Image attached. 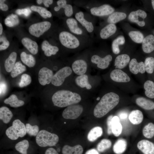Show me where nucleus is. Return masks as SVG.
<instances>
[{"mask_svg": "<svg viewBox=\"0 0 154 154\" xmlns=\"http://www.w3.org/2000/svg\"><path fill=\"white\" fill-rule=\"evenodd\" d=\"M87 64L84 60L79 59L74 61L72 65L73 72L76 74L80 75L85 74L87 68Z\"/></svg>", "mask_w": 154, "mask_h": 154, "instance_id": "2eb2a0df", "label": "nucleus"}, {"mask_svg": "<svg viewBox=\"0 0 154 154\" xmlns=\"http://www.w3.org/2000/svg\"><path fill=\"white\" fill-rule=\"evenodd\" d=\"M110 76L112 80L117 82H127L130 80L127 74L120 69H116L112 70Z\"/></svg>", "mask_w": 154, "mask_h": 154, "instance_id": "ddd939ff", "label": "nucleus"}, {"mask_svg": "<svg viewBox=\"0 0 154 154\" xmlns=\"http://www.w3.org/2000/svg\"><path fill=\"white\" fill-rule=\"evenodd\" d=\"M31 76L28 74H22L21 77L19 86L23 88L29 85L31 82Z\"/></svg>", "mask_w": 154, "mask_h": 154, "instance_id": "09e8293b", "label": "nucleus"}, {"mask_svg": "<svg viewBox=\"0 0 154 154\" xmlns=\"http://www.w3.org/2000/svg\"><path fill=\"white\" fill-rule=\"evenodd\" d=\"M52 0H37V2L38 4H40L43 3L44 6L47 7H49V5L52 4L53 3Z\"/></svg>", "mask_w": 154, "mask_h": 154, "instance_id": "864d4df0", "label": "nucleus"}, {"mask_svg": "<svg viewBox=\"0 0 154 154\" xmlns=\"http://www.w3.org/2000/svg\"><path fill=\"white\" fill-rule=\"evenodd\" d=\"M137 147L144 154H154V143L147 139H143L137 144Z\"/></svg>", "mask_w": 154, "mask_h": 154, "instance_id": "4468645a", "label": "nucleus"}, {"mask_svg": "<svg viewBox=\"0 0 154 154\" xmlns=\"http://www.w3.org/2000/svg\"><path fill=\"white\" fill-rule=\"evenodd\" d=\"M112 145L111 141L107 139L102 140L97 145V149L100 152H103L109 149Z\"/></svg>", "mask_w": 154, "mask_h": 154, "instance_id": "49530a36", "label": "nucleus"}, {"mask_svg": "<svg viewBox=\"0 0 154 154\" xmlns=\"http://www.w3.org/2000/svg\"><path fill=\"white\" fill-rule=\"evenodd\" d=\"M126 17V14L123 12H115L109 15L107 21L109 24H114L124 19Z\"/></svg>", "mask_w": 154, "mask_h": 154, "instance_id": "2f4dec72", "label": "nucleus"}, {"mask_svg": "<svg viewBox=\"0 0 154 154\" xmlns=\"http://www.w3.org/2000/svg\"><path fill=\"white\" fill-rule=\"evenodd\" d=\"M61 44L65 47L70 49H76L81 45L79 39L75 35L66 31L60 33L58 36Z\"/></svg>", "mask_w": 154, "mask_h": 154, "instance_id": "39448f33", "label": "nucleus"}, {"mask_svg": "<svg viewBox=\"0 0 154 154\" xmlns=\"http://www.w3.org/2000/svg\"><path fill=\"white\" fill-rule=\"evenodd\" d=\"M128 35L131 40L137 43H142L144 39L143 34L139 31H131Z\"/></svg>", "mask_w": 154, "mask_h": 154, "instance_id": "c03bdc74", "label": "nucleus"}, {"mask_svg": "<svg viewBox=\"0 0 154 154\" xmlns=\"http://www.w3.org/2000/svg\"><path fill=\"white\" fill-rule=\"evenodd\" d=\"M113 116L112 115L109 116L107 118V123L108 126L107 133L108 135H110L112 133V120Z\"/></svg>", "mask_w": 154, "mask_h": 154, "instance_id": "603ef678", "label": "nucleus"}, {"mask_svg": "<svg viewBox=\"0 0 154 154\" xmlns=\"http://www.w3.org/2000/svg\"><path fill=\"white\" fill-rule=\"evenodd\" d=\"M20 58L22 61L28 67L31 68L35 66V59L32 55L23 52L21 54Z\"/></svg>", "mask_w": 154, "mask_h": 154, "instance_id": "c9c22d12", "label": "nucleus"}, {"mask_svg": "<svg viewBox=\"0 0 154 154\" xmlns=\"http://www.w3.org/2000/svg\"><path fill=\"white\" fill-rule=\"evenodd\" d=\"M29 147V143L27 139H24L16 144L15 148L21 154H27V150Z\"/></svg>", "mask_w": 154, "mask_h": 154, "instance_id": "79ce46f5", "label": "nucleus"}, {"mask_svg": "<svg viewBox=\"0 0 154 154\" xmlns=\"http://www.w3.org/2000/svg\"><path fill=\"white\" fill-rule=\"evenodd\" d=\"M5 23L7 27H12L18 25L19 23V20L17 15L11 14L8 16L5 19Z\"/></svg>", "mask_w": 154, "mask_h": 154, "instance_id": "37998d69", "label": "nucleus"}, {"mask_svg": "<svg viewBox=\"0 0 154 154\" xmlns=\"http://www.w3.org/2000/svg\"><path fill=\"white\" fill-rule=\"evenodd\" d=\"M81 105L75 104L67 106L63 111L62 116L67 119H75L78 117L83 111Z\"/></svg>", "mask_w": 154, "mask_h": 154, "instance_id": "6e6552de", "label": "nucleus"}, {"mask_svg": "<svg viewBox=\"0 0 154 154\" xmlns=\"http://www.w3.org/2000/svg\"><path fill=\"white\" fill-rule=\"evenodd\" d=\"M59 140V138L57 135L44 129L39 131L35 138L37 144L41 147L54 146L58 143Z\"/></svg>", "mask_w": 154, "mask_h": 154, "instance_id": "7ed1b4c3", "label": "nucleus"}, {"mask_svg": "<svg viewBox=\"0 0 154 154\" xmlns=\"http://www.w3.org/2000/svg\"><path fill=\"white\" fill-rule=\"evenodd\" d=\"M119 101V96L117 94L112 92L106 94L95 107L94 116L97 118L103 117L114 108Z\"/></svg>", "mask_w": 154, "mask_h": 154, "instance_id": "f257e3e1", "label": "nucleus"}, {"mask_svg": "<svg viewBox=\"0 0 154 154\" xmlns=\"http://www.w3.org/2000/svg\"><path fill=\"white\" fill-rule=\"evenodd\" d=\"M127 143L123 139H118L115 143L113 147V150L116 154H121L126 150Z\"/></svg>", "mask_w": 154, "mask_h": 154, "instance_id": "473e14b6", "label": "nucleus"}, {"mask_svg": "<svg viewBox=\"0 0 154 154\" xmlns=\"http://www.w3.org/2000/svg\"><path fill=\"white\" fill-rule=\"evenodd\" d=\"M85 154H99V153L96 149H92L87 151Z\"/></svg>", "mask_w": 154, "mask_h": 154, "instance_id": "4d7b16f0", "label": "nucleus"}, {"mask_svg": "<svg viewBox=\"0 0 154 154\" xmlns=\"http://www.w3.org/2000/svg\"><path fill=\"white\" fill-rule=\"evenodd\" d=\"M13 116L12 112L7 107L3 106L0 108V119L3 123H9Z\"/></svg>", "mask_w": 154, "mask_h": 154, "instance_id": "cd10ccee", "label": "nucleus"}, {"mask_svg": "<svg viewBox=\"0 0 154 154\" xmlns=\"http://www.w3.org/2000/svg\"><path fill=\"white\" fill-rule=\"evenodd\" d=\"M53 76V72L51 70L46 67H42L39 71V82L42 86L49 84L51 82Z\"/></svg>", "mask_w": 154, "mask_h": 154, "instance_id": "9b49d317", "label": "nucleus"}, {"mask_svg": "<svg viewBox=\"0 0 154 154\" xmlns=\"http://www.w3.org/2000/svg\"><path fill=\"white\" fill-rule=\"evenodd\" d=\"M6 89V85L3 83H1L0 84V95L4 93Z\"/></svg>", "mask_w": 154, "mask_h": 154, "instance_id": "13d9d810", "label": "nucleus"}, {"mask_svg": "<svg viewBox=\"0 0 154 154\" xmlns=\"http://www.w3.org/2000/svg\"><path fill=\"white\" fill-rule=\"evenodd\" d=\"M4 102L5 104H9L11 107L14 108L21 106L25 104L24 101L19 99L17 96L13 94L5 99Z\"/></svg>", "mask_w": 154, "mask_h": 154, "instance_id": "c756f323", "label": "nucleus"}, {"mask_svg": "<svg viewBox=\"0 0 154 154\" xmlns=\"http://www.w3.org/2000/svg\"><path fill=\"white\" fill-rule=\"evenodd\" d=\"M52 100L54 106L63 108L77 104L81 101V98L76 93L68 90H61L54 94Z\"/></svg>", "mask_w": 154, "mask_h": 154, "instance_id": "f03ea898", "label": "nucleus"}, {"mask_svg": "<svg viewBox=\"0 0 154 154\" xmlns=\"http://www.w3.org/2000/svg\"><path fill=\"white\" fill-rule=\"evenodd\" d=\"M103 133V130L102 127L96 126L92 128L88 134V140L90 142H93L100 137Z\"/></svg>", "mask_w": 154, "mask_h": 154, "instance_id": "f704fd0d", "label": "nucleus"}, {"mask_svg": "<svg viewBox=\"0 0 154 154\" xmlns=\"http://www.w3.org/2000/svg\"><path fill=\"white\" fill-rule=\"evenodd\" d=\"M51 24L48 21L37 23L31 25L29 31L32 35L37 37H39L51 27Z\"/></svg>", "mask_w": 154, "mask_h": 154, "instance_id": "423d86ee", "label": "nucleus"}, {"mask_svg": "<svg viewBox=\"0 0 154 154\" xmlns=\"http://www.w3.org/2000/svg\"><path fill=\"white\" fill-rule=\"evenodd\" d=\"M130 60L129 56L126 54H120L116 57L114 61L116 69H121L125 68Z\"/></svg>", "mask_w": 154, "mask_h": 154, "instance_id": "5701e85b", "label": "nucleus"}, {"mask_svg": "<svg viewBox=\"0 0 154 154\" xmlns=\"http://www.w3.org/2000/svg\"><path fill=\"white\" fill-rule=\"evenodd\" d=\"M58 5L54 7L55 11H59L61 8L64 9L65 15L67 17H70L73 14V10L72 6L70 4H67L66 0H59L57 2Z\"/></svg>", "mask_w": 154, "mask_h": 154, "instance_id": "6ab92c4d", "label": "nucleus"}, {"mask_svg": "<svg viewBox=\"0 0 154 154\" xmlns=\"http://www.w3.org/2000/svg\"><path fill=\"white\" fill-rule=\"evenodd\" d=\"M143 134L146 138L149 139L153 138L154 137V123L149 122L144 127L143 130Z\"/></svg>", "mask_w": 154, "mask_h": 154, "instance_id": "a19ab883", "label": "nucleus"}, {"mask_svg": "<svg viewBox=\"0 0 154 154\" xmlns=\"http://www.w3.org/2000/svg\"><path fill=\"white\" fill-rule=\"evenodd\" d=\"M17 56V53L13 52H11L8 58L5 60L4 66L7 72H11L15 63Z\"/></svg>", "mask_w": 154, "mask_h": 154, "instance_id": "7c9ffc66", "label": "nucleus"}, {"mask_svg": "<svg viewBox=\"0 0 154 154\" xmlns=\"http://www.w3.org/2000/svg\"><path fill=\"white\" fill-rule=\"evenodd\" d=\"M18 15H23L25 17L28 16L31 14V11L28 8L17 9L15 11Z\"/></svg>", "mask_w": 154, "mask_h": 154, "instance_id": "3c124183", "label": "nucleus"}, {"mask_svg": "<svg viewBox=\"0 0 154 154\" xmlns=\"http://www.w3.org/2000/svg\"><path fill=\"white\" fill-rule=\"evenodd\" d=\"M45 154H59L57 151L54 148L50 147L46 151Z\"/></svg>", "mask_w": 154, "mask_h": 154, "instance_id": "6e6d98bb", "label": "nucleus"}, {"mask_svg": "<svg viewBox=\"0 0 154 154\" xmlns=\"http://www.w3.org/2000/svg\"><path fill=\"white\" fill-rule=\"evenodd\" d=\"M76 84L82 88H86L88 90L92 88V86L88 82V78L87 75L84 74L79 75L75 79Z\"/></svg>", "mask_w": 154, "mask_h": 154, "instance_id": "72a5a7b5", "label": "nucleus"}, {"mask_svg": "<svg viewBox=\"0 0 154 154\" xmlns=\"http://www.w3.org/2000/svg\"><path fill=\"white\" fill-rule=\"evenodd\" d=\"M142 48L145 53H149L154 50V36L149 35L145 37L142 42Z\"/></svg>", "mask_w": 154, "mask_h": 154, "instance_id": "aec40b11", "label": "nucleus"}, {"mask_svg": "<svg viewBox=\"0 0 154 154\" xmlns=\"http://www.w3.org/2000/svg\"><path fill=\"white\" fill-rule=\"evenodd\" d=\"M25 126L27 133L30 136L36 137L39 131V127L37 125H32L27 123Z\"/></svg>", "mask_w": 154, "mask_h": 154, "instance_id": "de8ad7c7", "label": "nucleus"}, {"mask_svg": "<svg viewBox=\"0 0 154 154\" xmlns=\"http://www.w3.org/2000/svg\"><path fill=\"white\" fill-rule=\"evenodd\" d=\"M5 0H0V9L3 11H7L8 9V6L4 3Z\"/></svg>", "mask_w": 154, "mask_h": 154, "instance_id": "5fc2aeb1", "label": "nucleus"}, {"mask_svg": "<svg viewBox=\"0 0 154 154\" xmlns=\"http://www.w3.org/2000/svg\"><path fill=\"white\" fill-rule=\"evenodd\" d=\"M125 40L124 37L120 35L115 39L113 41L112 47V51L114 54H118L120 52L119 46L123 45L125 43Z\"/></svg>", "mask_w": 154, "mask_h": 154, "instance_id": "4c0bfd02", "label": "nucleus"}, {"mask_svg": "<svg viewBox=\"0 0 154 154\" xmlns=\"http://www.w3.org/2000/svg\"><path fill=\"white\" fill-rule=\"evenodd\" d=\"M41 48L44 51V54L47 56L55 55L59 51V48L57 46L51 45L46 40L42 42Z\"/></svg>", "mask_w": 154, "mask_h": 154, "instance_id": "b1692460", "label": "nucleus"}, {"mask_svg": "<svg viewBox=\"0 0 154 154\" xmlns=\"http://www.w3.org/2000/svg\"><path fill=\"white\" fill-rule=\"evenodd\" d=\"M0 42L2 43L0 45V50H2L6 49L9 46L10 43L9 41L5 37H0Z\"/></svg>", "mask_w": 154, "mask_h": 154, "instance_id": "8fccbe9b", "label": "nucleus"}, {"mask_svg": "<svg viewBox=\"0 0 154 154\" xmlns=\"http://www.w3.org/2000/svg\"><path fill=\"white\" fill-rule=\"evenodd\" d=\"M114 10L113 7L108 4L92 7L90 10L91 13L93 15L100 17L110 15L114 13Z\"/></svg>", "mask_w": 154, "mask_h": 154, "instance_id": "9d476101", "label": "nucleus"}, {"mask_svg": "<svg viewBox=\"0 0 154 154\" xmlns=\"http://www.w3.org/2000/svg\"><path fill=\"white\" fill-rule=\"evenodd\" d=\"M3 28L2 24L0 23V35H1L2 33Z\"/></svg>", "mask_w": 154, "mask_h": 154, "instance_id": "bf43d9fd", "label": "nucleus"}, {"mask_svg": "<svg viewBox=\"0 0 154 154\" xmlns=\"http://www.w3.org/2000/svg\"><path fill=\"white\" fill-rule=\"evenodd\" d=\"M116 30L117 27L115 24L109 23L101 29L100 37L102 39H106L114 35Z\"/></svg>", "mask_w": 154, "mask_h": 154, "instance_id": "412c9836", "label": "nucleus"}, {"mask_svg": "<svg viewBox=\"0 0 154 154\" xmlns=\"http://www.w3.org/2000/svg\"><path fill=\"white\" fill-rule=\"evenodd\" d=\"M112 133L116 137L118 136L121 133L122 126L118 117L115 116L112 120Z\"/></svg>", "mask_w": 154, "mask_h": 154, "instance_id": "c85d7f7f", "label": "nucleus"}, {"mask_svg": "<svg viewBox=\"0 0 154 154\" xmlns=\"http://www.w3.org/2000/svg\"><path fill=\"white\" fill-rule=\"evenodd\" d=\"M23 46L32 54H36L38 51L37 43L27 37H24L21 40Z\"/></svg>", "mask_w": 154, "mask_h": 154, "instance_id": "4be33fe9", "label": "nucleus"}, {"mask_svg": "<svg viewBox=\"0 0 154 154\" xmlns=\"http://www.w3.org/2000/svg\"><path fill=\"white\" fill-rule=\"evenodd\" d=\"M147 16L145 12L141 9H138L131 12L128 16V19L131 22L135 23L139 26L142 27L145 25L144 19Z\"/></svg>", "mask_w": 154, "mask_h": 154, "instance_id": "1a4fd4ad", "label": "nucleus"}, {"mask_svg": "<svg viewBox=\"0 0 154 154\" xmlns=\"http://www.w3.org/2000/svg\"><path fill=\"white\" fill-rule=\"evenodd\" d=\"M142 112L139 110L132 111L130 113L129 119L130 122L133 124H139L142 121L143 119Z\"/></svg>", "mask_w": 154, "mask_h": 154, "instance_id": "bb28decb", "label": "nucleus"}, {"mask_svg": "<svg viewBox=\"0 0 154 154\" xmlns=\"http://www.w3.org/2000/svg\"><path fill=\"white\" fill-rule=\"evenodd\" d=\"M129 66L130 71L134 74H137L139 73L143 74L145 71L144 63L142 61L138 62L135 58L130 60Z\"/></svg>", "mask_w": 154, "mask_h": 154, "instance_id": "f3484780", "label": "nucleus"}, {"mask_svg": "<svg viewBox=\"0 0 154 154\" xmlns=\"http://www.w3.org/2000/svg\"><path fill=\"white\" fill-rule=\"evenodd\" d=\"M145 71L148 73L152 74L154 70V58L152 57L147 58L144 62Z\"/></svg>", "mask_w": 154, "mask_h": 154, "instance_id": "a18cd8bd", "label": "nucleus"}, {"mask_svg": "<svg viewBox=\"0 0 154 154\" xmlns=\"http://www.w3.org/2000/svg\"><path fill=\"white\" fill-rule=\"evenodd\" d=\"M100 98L99 97H98L96 99V100H100Z\"/></svg>", "mask_w": 154, "mask_h": 154, "instance_id": "680f3d73", "label": "nucleus"}, {"mask_svg": "<svg viewBox=\"0 0 154 154\" xmlns=\"http://www.w3.org/2000/svg\"><path fill=\"white\" fill-rule=\"evenodd\" d=\"M151 3L153 8L154 10V0H151Z\"/></svg>", "mask_w": 154, "mask_h": 154, "instance_id": "052dcab7", "label": "nucleus"}, {"mask_svg": "<svg viewBox=\"0 0 154 154\" xmlns=\"http://www.w3.org/2000/svg\"><path fill=\"white\" fill-rule=\"evenodd\" d=\"M75 17L88 32L91 33L93 31L94 28L93 23L85 18L84 13L80 11L76 13L75 15Z\"/></svg>", "mask_w": 154, "mask_h": 154, "instance_id": "dca6fc26", "label": "nucleus"}, {"mask_svg": "<svg viewBox=\"0 0 154 154\" xmlns=\"http://www.w3.org/2000/svg\"><path fill=\"white\" fill-rule=\"evenodd\" d=\"M137 104L143 109L147 110L154 109V102L143 97L137 98L135 101Z\"/></svg>", "mask_w": 154, "mask_h": 154, "instance_id": "393cba45", "label": "nucleus"}, {"mask_svg": "<svg viewBox=\"0 0 154 154\" xmlns=\"http://www.w3.org/2000/svg\"><path fill=\"white\" fill-rule=\"evenodd\" d=\"M27 133L25 125L18 119L14 120L12 125L8 128L5 131L7 137L13 140L18 139L19 137H24Z\"/></svg>", "mask_w": 154, "mask_h": 154, "instance_id": "20e7f679", "label": "nucleus"}, {"mask_svg": "<svg viewBox=\"0 0 154 154\" xmlns=\"http://www.w3.org/2000/svg\"><path fill=\"white\" fill-rule=\"evenodd\" d=\"M72 72V69L69 66H66L62 68L53 75L51 83L56 86L61 85L65 79L70 75Z\"/></svg>", "mask_w": 154, "mask_h": 154, "instance_id": "0eeeda50", "label": "nucleus"}, {"mask_svg": "<svg viewBox=\"0 0 154 154\" xmlns=\"http://www.w3.org/2000/svg\"><path fill=\"white\" fill-rule=\"evenodd\" d=\"M78 22L75 19L69 17L66 19V23L71 33L75 35H81L83 34V31L79 26Z\"/></svg>", "mask_w": 154, "mask_h": 154, "instance_id": "a211bd4d", "label": "nucleus"}, {"mask_svg": "<svg viewBox=\"0 0 154 154\" xmlns=\"http://www.w3.org/2000/svg\"><path fill=\"white\" fill-rule=\"evenodd\" d=\"M143 87L146 96L151 99L154 98V82L150 80H147L144 83Z\"/></svg>", "mask_w": 154, "mask_h": 154, "instance_id": "e433bc0d", "label": "nucleus"}, {"mask_svg": "<svg viewBox=\"0 0 154 154\" xmlns=\"http://www.w3.org/2000/svg\"><path fill=\"white\" fill-rule=\"evenodd\" d=\"M31 9L32 10L38 12L44 18H50L52 16L51 12L44 7L33 5L31 6Z\"/></svg>", "mask_w": 154, "mask_h": 154, "instance_id": "58836bf2", "label": "nucleus"}, {"mask_svg": "<svg viewBox=\"0 0 154 154\" xmlns=\"http://www.w3.org/2000/svg\"><path fill=\"white\" fill-rule=\"evenodd\" d=\"M83 149L82 146L77 145L73 147L65 145L62 149V154H82Z\"/></svg>", "mask_w": 154, "mask_h": 154, "instance_id": "a878e982", "label": "nucleus"}, {"mask_svg": "<svg viewBox=\"0 0 154 154\" xmlns=\"http://www.w3.org/2000/svg\"><path fill=\"white\" fill-rule=\"evenodd\" d=\"M112 60V57L110 54H108L103 58L95 54L91 58V62L92 63L97 64L98 68L102 69L108 68Z\"/></svg>", "mask_w": 154, "mask_h": 154, "instance_id": "f8f14e48", "label": "nucleus"}, {"mask_svg": "<svg viewBox=\"0 0 154 154\" xmlns=\"http://www.w3.org/2000/svg\"><path fill=\"white\" fill-rule=\"evenodd\" d=\"M26 70V66L20 61L15 63L11 71V75L12 78H15L19 74L25 72Z\"/></svg>", "mask_w": 154, "mask_h": 154, "instance_id": "ea45409f", "label": "nucleus"}]
</instances>
